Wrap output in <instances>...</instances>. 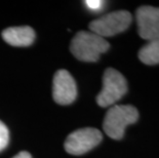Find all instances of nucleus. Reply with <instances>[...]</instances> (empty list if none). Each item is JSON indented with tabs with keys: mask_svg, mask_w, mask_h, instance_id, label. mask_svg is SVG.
<instances>
[{
	"mask_svg": "<svg viewBox=\"0 0 159 158\" xmlns=\"http://www.w3.org/2000/svg\"><path fill=\"white\" fill-rule=\"evenodd\" d=\"M2 38L12 46H29L35 40V32L31 27H11L2 32Z\"/></svg>",
	"mask_w": 159,
	"mask_h": 158,
	"instance_id": "8",
	"label": "nucleus"
},
{
	"mask_svg": "<svg viewBox=\"0 0 159 158\" xmlns=\"http://www.w3.org/2000/svg\"><path fill=\"white\" fill-rule=\"evenodd\" d=\"M86 6L91 11H100L103 7L104 1H99V0H90V1H84Z\"/></svg>",
	"mask_w": 159,
	"mask_h": 158,
	"instance_id": "11",
	"label": "nucleus"
},
{
	"mask_svg": "<svg viewBox=\"0 0 159 158\" xmlns=\"http://www.w3.org/2000/svg\"><path fill=\"white\" fill-rule=\"evenodd\" d=\"M52 97L60 105H69L77 97L75 80L67 70H59L53 77Z\"/></svg>",
	"mask_w": 159,
	"mask_h": 158,
	"instance_id": "6",
	"label": "nucleus"
},
{
	"mask_svg": "<svg viewBox=\"0 0 159 158\" xmlns=\"http://www.w3.org/2000/svg\"><path fill=\"white\" fill-rule=\"evenodd\" d=\"M138 32L145 40H152L159 36V7L141 6L136 12Z\"/></svg>",
	"mask_w": 159,
	"mask_h": 158,
	"instance_id": "7",
	"label": "nucleus"
},
{
	"mask_svg": "<svg viewBox=\"0 0 159 158\" xmlns=\"http://www.w3.org/2000/svg\"><path fill=\"white\" fill-rule=\"evenodd\" d=\"M103 136L99 129L84 127L70 133L65 141L64 147L69 154L81 155L89 152L102 142Z\"/></svg>",
	"mask_w": 159,
	"mask_h": 158,
	"instance_id": "5",
	"label": "nucleus"
},
{
	"mask_svg": "<svg viewBox=\"0 0 159 158\" xmlns=\"http://www.w3.org/2000/svg\"><path fill=\"white\" fill-rule=\"evenodd\" d=\"M9 140V133L7 127L2 121H0V151L5 149Z\"/></svg>",
	"mask_w": 159,
	"mask_h": 158,
	"instance_id": "10",
	"label": "nucleus"
},
{
	"mask_svg": "<svg viewBox=\"0 0 159 158\" xmlns=\"http://www.w3.org/2000/svg\"><path fill=\"white\" fill-rule=\"evenodd\" d=\"M131 23V15L127 11L107 13L89 24L90 32L101 37H110L125 31Z\"/></svg>",
	"mask_w": 159,
	"mask_h": 158,
	"instance_id": "4",
	"label": "nucleus"
},
{
	"mask_svg": "<svg viewBox=\"0 0 159 158\" xmlns=\"http://www.w3.org/2000/svg\"><path fill=\"white\" fill-rule=\"evenodd\" d=\"M110 47L106 39L93 32L80 31L71 41L70 50L77 60L82 62H97L102 53Z\"/></svg>",
	"mask_w": 159,
	"mask_h": 158,
	"instance_id": "1",
	"label": "nucleus"
},
{
	"mask_svg": "<svg viewBox=\"0 0 159 158\" xmlns=\"http://www.w3.org/2000/svg\"><path fill=\"white\" fill-rule=\"evenodd\" d=\"M127 92L126 79L120 72L113 68L105 70L103 75V88L97 96L98 105L106 108L115 105Z\"/></svg>",
	"mask_w": 159,
	"mask_h": 158,
	"instance_id": "3",
	"label": "nucleus"
},
{
	"mask_svg": "<svg viewBox=\"0 0 159 158\" xmlns=\"http://www.w3.org/2000/svg\"><path fill=\"white\" fill-rule=\"evenodd\" d=\"M139 59L146 65L159 64V36L149 40L147 44L139 50Z\"/></svg>",
	"mask_w": 159,
	"mask_h": 158,
	"instance_id": "9",
	"label": "nucleus"
},
{
	"mask_svg": "<svg viewBox=\"0 0 159 158\" xmlns=\"http://www.w3.org/2000/svg\"><path fill=\"white\" fill-rule=\"evenodd\" d=\"M139 119V112L131 105H113L107 111L103 122L104 132L114 140H120L124 136L127 125Z\"/></svg>",
	"mask_w": 159,
	"mask_h": 158,
	"instance_id": "2",
	"label": "nucleus"
},
{
	"mask_svg": "<svg viewBox=\"0 0 159 158\" xmlns=\"http://www.w3.org/2000/svg\"><path fill=\"white\" fill-rule=\"evenodd\" d=\"M12 158H32V156L30 155V153L27 152V151H22V152L16 154V155Z\"/></svg>",
	"mask_w": 159,
	"mask_h": 158,
	"instance_id": "12",
	"label": "nucleus"
}]
</instances>
